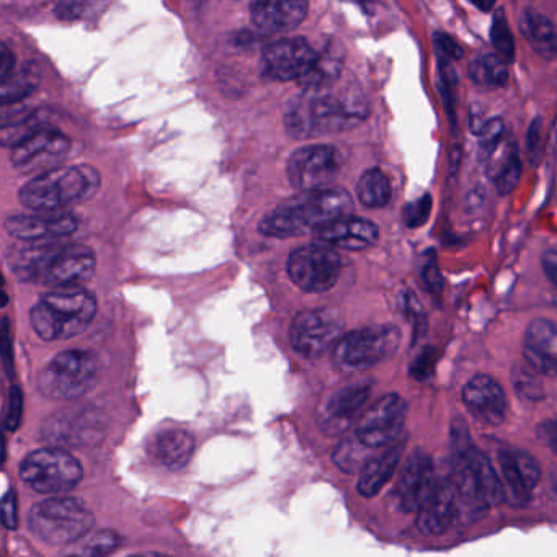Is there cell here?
I'll use <instances>...</instances> for the list:
<instances>
[{
    "mask_svg": "<svg viewBox=\"0 0 557 557\" xmlns=\"http://www.w3.org/2000/svg\"><path fill=\"white\" fill-rule=\"evenodd\" d=\"M354 211V198L344 188L324 187L301 191L265 214L260 233L270 237H293L319 230Z\"/></svg>",
    "mask_w": 557,
    "mask_h": 557,
    "instance_id": "cell-1",
    "label": "cell"
},
{
    "mask_svg": "<svg viewBox=\"0 0 557 557\" xmlns=\"http://www.w3.org/2000/svg\"><path fill=\"white\" fill-rule=\"evenodd\" d=\"M12 267L18 278L38 285L81 286L96 273V257L89 247L45 243L15 253Z\"/></svg>",
    "mask_w": 557,
    "mask_h": 557,
    "instance_id": "cell-2",
    "label": "cell"
},
{
    "mask_svg": "<svg viewBox=\"0 0 557 557\" xmlns=\"http://www.w3.org/2000/svg\"><path fill=\"white\" fill-rule=\"evenodd\" d=\"M325 90H302L286 106L285 126L289 136L308 139L312 136L344 132L363 122L364 106L354 99H342Z\"/></svg>",
    "mask_w": 557,
    "mask_h": 557,
    "instance_id": "cell-3",
    "label": "cell"
},
{
    "mask_svg": "<svg viewBox=\"0 0 557 557\" xmlns=\"http://www.w3.org/2000/svg\"><path fill=\"white\" fill-rule=\"evenodd\" d=\"M100 175L90 165H60L32 178L21 190L22 205L37 213H58L97 194Z\"/></svg>",
    "mask_w": 557,
    "mask_h": 557,
    "instance_id": "cell-4",
    "label": "cell"
},
{
    "mask_svg": "<svg viewBox=\"0 0 557 557\" xmlns=\"http://www.w3.org/2000/svg\"><path fill=\"white\" fill-rule=\"evenodd\" d=\"M97 314L96 296L83 286H63L45 295L30 312L32 327L44 341L83 334Z\"/></svg>",
    "mask_w": 557,
    "mask_h": 557,
    "instance_id": "cell-5",
    "label": "cell"
},
{
    "mask_svg": "<svg viewBox=\"0 0 557 557\" xmlns=\"http://www.w3.org/2000/svg\"><path fill=\"white\" fill-rule=\"evenodd\" d=\"M96 518L79 498L53 497L35 505L28 524L35 536L51 546L76 543L92 530Z\"/></svg>",
    "mask_w": 557,
    "mask_h": 557,
    "instance_id": "cell-6",
    "label": "cell"
},
{
    "mask_svg": "<svg viewBox=\"0 0 557 557\" xmlns=\"http://www.w3.org/2000/svg\"><path fill=\"white\" fill-rule=\"evenodd\" d=\"M99 377V360L89 350L57 355L38 376V391L48 399L73 400L89 393Z\"/></svg>",
    "mask_w": 557,
    "mask_h": 557,
    "instance_id": "cell-7",
    "label": "cell"
},
{
    "mask_svg": "<svg viewBox=\"0 0 557 557\" xmlns=\"http://www.w3.org/2000/svg\"><path fill=\"white\" fill-rule=\"evenodd\" d=\"M400 332L394 325H374L342 335L334 347V364L344 373L370 370L399 350Z\"/></svg>",
    "mask_w": 557,
    "mask_h": 557,
    "instance_id": "cell-8",
    "label": "cell"
},
{
    "mask_svg": "<svg viewBox=\"0 0 557 557\" xmlns=\"http://www.w3.org/2000/svg\"><path fill=\"white\" fill-rule=\"evenodd\" d=\"M21 475L40 494L61 495L83 481V466L66 449L44 448L22 461Z\"/></svg>",
    "mask_w": 557,
    "mask_h": 557,
    "instance_id": "cell-9",
    "label": "cell"
},
{
    "mask_svg": "<svg viewBox=\"0 0 557 557\" xmlns=\"http://www.w3.org/2000/svg\"><path fill=\"white\" fill-rule=\"evenodd\" d=\"M288 275L306 293H325L334 288L342 272V259L332 246L309 244L288 257Z\"/></svg>",
    "mask_w": 557,
    "mask_h": 557,
    "instance_id": "cell-10",
    "label": "cell"
},
{
    "mask_svg": "<svg viewBox=\"0 0 557 557\" xmlns=\"http://www.w3.org/2000/svg\"><path fill=\"white\" fill-rule=\"evenodd\" d=\"M344 322L331 309H309L296 315L289 329V342L296 354L314 360L329 348L335 347L342 337Z\"/></svg>",
    "mask_w": 557,
    "mask_h": 557,
    "instance_id": "cell-11",
    "label": "cell"
},
{
    "mask_svg": "<svg viewBox=\"0 0 557 557\" xmlns=\"http://www.w3.org/2000/svg\"><path fill=\"white\" fill-rule=\"evenodd\" d=\"M341 165V152L332 146H306L293 152L286 174L293 187L299 191L315 190L327 187Z\"/></svg>",
    "mask_w": 557,
    "mask_h": 557,
    "instance_id": "cell-12",
    "label": "cell"
},
{
    "mask_svg": "<svg viewBox=\"0 0 557 557\" xmlns=\"http://www.w3.org/2000/svg\"><path fill=\"white\" fill-rule=\"evenodd\" d=\"M406 413V400L397 394H387L363 413L355 435L370 448H386L399 440Z\"/></svg>",
    "mask_w": 557,
    "mask_h": 557,
    "instance_id": "cell-13",
    "label": "cell"
},
{
    "mask_svg": "<svg viewBox=\"0 0 557 557\" xmlns=\"http://www.w3.org/2000/svg\"><path fill=\"white\" fill-rule=\"evenodd\" d=\"M70 149V138L48 126L14 146L11 161L14 168L25 174L40 175L60 168Z\"/></svg>",
    "mask_w": 557,
    "mask_h": 557,
    "instance_id": "cell-14",
    "label": "cell"
},
{
    "mask_svg": "<svg viewBox=\"0 0 557 557\" xmlns=\"http://www.w3.org/2000/svg\"><path fill=\"white\" fill-rule=\"evenodd\" d=\"M319 54L302 38H285L265 48L262 66L275 81H301L318 61Z\"/></svg>",
    "mask_w": 557,
    "mask_h": 557,
    "instance_id": "cell-15",
    "label": "cell"
},
{
    "mask_svg": "<svg viewBox=\"0 0 557 557\" xmlns=\"http://www.w3.org/2000/svg\"><path fill=\"white\" fill-rule=\"evenodd\" d=\"M371 396V384L358 383L332 394L319 410V425L327 435H341L350 429Z\"/></svg>",
    "mask_w": 557,
    "mask_h": 557,
    "instance_id": "cell-16",
    "label": "cell"
},
{
    "mask_svg": "<svg viewBox=\"0 0 557 557\" xmlns=\"http://www.w3.org/2000/svg\"><path fill=\"white\" fill-rule=\"evenodd\" d=\"M5 230L25 243H50L71 236L77 230V221L64 213L14 214L5 220Z\"/></svg>",
    "mask_w": 557,
    "mask_h": 557,
    "instance_id": "cell-17",
    "label": "cell"
},
{
    "mask_svg": "<svg viewBox=\"0 0 557 557\" xmlns=\"http://www.w3.org/2000/svg\"><path fill=\"white\" fill-rule=\"evenodd\" d=\"M462 403L474 419L485 425L497 426L507 413V397L500 384L488 374H475L462 389Z\"/></svg>",
    "mask_w": 557,
    "mask_h": 557,
    "instance_id": "cell-18",
    "label": "cell"
},
{
    "mask_svg": "<svg viewBox=\"0 0 557 557\" xmlns=\"http://www.w3.org/2000/svg\"><path fill=\"white\" fill-rule=\"evenodd\" d=\"M435 482L432 458L417 449L409 456L400 472L396 487L397 504L407 513L419 511Z\"/></svg>",
    "mask_w": 557,
    "mask_h": 557,
    "instance_id": "cell-19",
    "label": "cell"
},
{
    "mask_svg": "<svg viewBox=\"0 0 557 557\" xmlns=\"http://www.w3.org/2000/svg\"><path fill=\"white\" fill-rule=\"evenodd\" d=\"M458 511V494L453 481L435 482L422 507L417 511V527L420 533L426 536H438L451 527Z\"/></svg>",
    "mask_w": 557,
    "mask_h": 557,
    "instance_id": "cell-20",
    "label": "cell"
},
{
    "mask_svg": "<svg viewBox=\"0 0 557 557\" xmlns=\"http://www.w3.org/2000/svg\"><path fill=\"white\" fill-rule=\"evenodd\" d=\"M308 0H253L250 5L253 25L263 34L295 30L308 17Z\"/></svg>",
    "mask_w": 557,
    "mask_h": 557,
    "instance_id": "cell-21",
    "label": "cell"
},
{
    "mask_svg": "<svg viewBox=\"0 0 557 557\" xmlns=\"http://www.w3.org/2000/svg\"><path fill=\"white\" fill-rule=\"evenodd\" d=\"M524 363L543 376H557V324L536 319L528 325L523 341Z\"/></svg>",
    "mask_w": 557,
    "mask_h": 557,
    "instance_id": "cell-22",
    "label": "cell"
},
{
    "mask_svg": "<svg viewBox=\"0 0 557 557\" xmlns=\"http://www.w3.org/2000/svg\"><path fill=\"white\" fill-rule=\"evenodd\" d=\"M318 243L347 250H364L376 244L380 230L363 218L344 216L314 231Z\"/></svg>",
    "mask_w": 557,
    "mask_h": 557,
    "instance_id": "cell-23",
    "label": "cell"
},
{
    "mask_svg": "<svg viewBox=\"0 0 557 557\" xmlns=\"http://www.w3.org/2000/svg\"><path fill=\"white\" fill-rule=\"evenodd\" d=\"M404 440H397L393 445L386 446L383 453L373 456L360 471L358 479V492L363 497H374L381 488L389 482L399 468L400 456L404 451Z\"/></svg>",
    "mask_w": 557,
    "mask_h": 557,
    "instance_id": "cell-24",
    "label": "cell"
},
{
    "mask_svg": "<svg viewBox=\"0 0 557 557\" xmlns=\"http://www.w3.org/2000/svg\"><path fill=\"white\" fill-rule=\"evenodd\" d=\"M518 25H520V34L537 57L546 61L556 60L557 30L546 15L534 9H527L521 12Z\"/></svg>",
    "mask_w": 557,
    "mask_h": 557,
    "instance_id": "cell-25",
    "label": "cell"
},
{
    "mask_svg": "<svg viewBox=\"0 0 557 557\" xmlns=\"http://www.w3.org/2000/svg\"><path fill=\"white\" fill-rule=\"evenodd\" d=\"M156 458L171 469H182L188 465L195 451V440L182 429L164 430L154 440Z\"/></svg>",
    "mask_w": 557,
    "mask_h": 557,
    "instance_id": "cell-26",
    "label": "cell"
},
{
    "mask_svg": "<svg viewBox=\"0 0 557 557\" xmlns=\"http://www.w3.org/2000/svg\"><path fill=\"white\" fill-rule=\"evenodd\" d=\"M472 83L487 89L504 87L508 81V63L498 54H482L469 64Z\"/></svg>",
    "mask_w": 557,
    "mask_h": 557,
    "instance_id": "cell-27",
    "label": "cell"
},
{
    "mask_svg": "<svg viewBox=\"0 0 557 557\" xmlns=\"http://www.w3.org/2000/svg\"><path fill=\"white\" fill-rule=\"evenodd\" d=\"M357 197L367 208L386 207L393 197L389 178L380 169H370L361 175L357 185Z\"/></svg>",
    "mask_w": 557,
    "mask_h": 557,
    "instance_id": "cell-28",
    "label": "cell"
},
{
    "mask_svg": "<svg viewBox=\"0 0 557 557\" xmlns=\"http://www.w3.org/2000/svg\"><path fill=\"white\" fill-rule=\"evenodd\" d=\"M40 84V74L34 66L22 67L15 71L9 79L0 83V100L2 106H12L30 96Z\"/></svg>",
    "mask_w": 557,
    "mask_h": 557,
    "instance_id": "cell-29",
    "label": "cell"
},
{
    "mask_svg": "<svg viewBox=\"0 0 557 557\" xmlns=\"http://www.w3.org/2000/svg\"><path fill=\"white\" fill-rule=\"evenodd\" d=\"M370 451H374V449L364 445V443L355 435L354 438L345 440L344 443L337 446L334 453V461L342 471H361L364 465L373 458Z\"/></svg>",
    "mask_w": 557,
    "mask_h": 557,
    "instance_id": "cell-30",
    "label": "cell"
},
{
    "mask_svg": "<svg viewBox=\"0 0 557 557\" xmlns=\"http://www.w3.org/2000/svg\"><path fill=\"white\" fill-rule=\"evenodd\" d=\"M491 40L498 57L504 58L508 64L513 63L517 48H515L513 32H511L504 11L495 12L494 17H492Z\"/></svg>",
    "mask_w": 557,
    "mask_h": 557,
    "instance_id": "cell-31",
    "label": "cell"
},
{
    "mask_svg": "<svg viewBox=\"0 0 557 557\" xmlns=\"http://www.w3.org/2000/svg\"><path fill=\"white\" fill-rule=\"evenodd\" d=\"M109 0H60L54 14L61 21H84L99 15Z\"/></svg>",
    "mask_w": 557,
    "mask_h": 557,
    "instance_id": "cell-32",
    "label": "cell"
},
{
    "mask_svg": "<svg viewBox=\"0 0 557 557\" xmlns=\"http://www.w3.org/2000/svg\"><path fill=\"white\" fill-rule=\"evenodd\" d=\"M540 373L534 371L530 364H517L511 373V381H513L515 391L520 394L523 399L537 403L543 399L544 389L540 381Z\"/></svg>",
    "mask_w": 557,
    "mask_h": 557,
    "instance_id": "cell-33",
    "label": "cell"
},
{
    "mask_svg": "<svg viewBox=\"0 0 557 557\" xmlns=\"http://www.w3.org/2000/svg\"><path fill=\"white\" fill-rule=\"evenodd\" d=\"M498 465H500L502 478L505 479V484L510 488L513 497L518 502L524 504L530 500L531 491L524 485L520 472H518L517 462H515L513 453L500 451L498 453Z\"/></svg>",
    "mask_w": 557,
    "mask_h": 557,
    "instance_id": "cell-34",
    "label": "cell"
},
{
    "mask_svg": "<svg viewBox=\"0 0 557 557\" xmlns=\"http://www.w3.org/2000/svg\"><path fill=\"white\" fill-rule=\"evenodd\" d=\"M479 138V156L485 158L505 138V123L502 119L485 120L474 128Z\"/></svg>",
    "mask_w": 557,
    "mask_h": 557,
    "instance_id": "cell-35",
    "label": "cell"
},
{
    "mask_svg": "<svg viewBox=\"0 0 557 557\" xmlns=\"http://www.w3.org/2000/svg\"><path fill=\"white\" fill-rule=\"evenodd\" d=\"M119 546V534L113 533V531H102V533L87 537L83 546L77 547L74 553L83 554V556H107V554L113 553Z\"/></svg>",
    "mask_w": 557,
    "mask_h": 557,
    "instance_id": "cell-36",
    "label": "cell"
},
{
    "mask_svg": "<svg viewBox=\"0 0 557 557\" xmlns=\"http://www.w3.org/2000/svg\"><path fill=\"white\" fill-rule=\"evenodd\" d=\"M513 453L515 462H517L518 472H520L521 479H523L524 485L530 491L536 487L537 482L541 479L540 462L536 461L534 456H531L527 451H511Z\"/></svg>",
    "mask_w": 557,
    "mask_h": 557,
    "instance_id": "cell-37",
    "label": "cell"
},
{
    "mask_svg": "<svg viewBox=\"0 0 557 557\" xmlns=\"http://www.w3.org/2000/svg\"><path fill=\"white\" fill-rule=\"evenodd\" d=\"M521 175V162L520 154L515 156L500 172L497 177L494 178L495 187H497L498 194L508 195L515 187H517L518 181Z\"/></svg>",
    "mask_w": 557,
    "mask_h": 557,
    "instance_id": "cell-38",
    "label": "cell"
},
{
    "mask_svg": "<svg viewBox=\"0 0 557 557\" xmlns=\"http://www.w3.org/2000/svg\"><path fill=\"white\" fill-rule=\"evenodd\" d=\"M430 211H432V197L423 195L419 200L407 205L404 211V220L409 227H420L429 220Z\"/></svg>",
    "mask_w": 557,
    "mask_h": 557,
    "instance_id": "cell-39",
    "label": "cell"
},
{
    "mask_svg": "<svg viewBox=\"0 0 557 557\" xmlns=\"http://www.w3.org/2000/svg\"><path fill=\"white\" fill-rule=\"evenodd\" d=\"M435 361L436 351L432 347L426 348L413 360L412 367H410V376L420 381L432 376L433 370H435Z\"/></svg>",
    "mask_w": 557,
    "mask_h": 557,
    "instance_id": "cell-40",
    "label": "cell"
},
{
    "mask_svg": "<svg viewBox=\"0 0 557 557\" xmlns=\"http://www.w3.org/2000/svg\"><path fill=\"white\" fill-rule=\"evenodd\" d=\"M433 44H435L438 60L458 61L461 60L462 54H465L462 48L459 47V45L456 44L449 35L435 34V37H433Z\"/></svg>",
    "mask_w": 557,
    "mask_h": 557,
    "instance_id": "cell-41",
    "label": "cell"
},
{
    "mask_svg": "<svg viewBox=\"0 0 557 557\" xmlns=\"http://www.w3.org/2000/svg\"><path fill=\"white\" fill-rule=\"evenodd\" d=\"M24 397H22L21 389L17 386H12L11 397H9V412L5 425L11 432L18 429L21 425L22 410H24Z\"/></svg>",
    "mask_w": 557,
    "mask_h": 557,
    "instance_id": "cell-42",
    "label": "cell"
},
{
    "mask_svg": "<svg viewBox=\"0 0 557 557\" xmlns=\"http://www.w3.org/2000/svg\"><path fill=\"white\" fill-rule=\"evenodd\" d=\"M541 151H543V122L540 116H536L528 128V154L536 162Z\"/></svg>",
    "mask_w": 557,
    "mask_h": 557,
    "instance_id": "cell-43",
    "label": "cell"
},
{
    "mask_svg": "<svg viewBox=\"0 0 557 557\" xmlns=\"http://www.w3.org/2000/svg\"><path fill=\"white\" fill-rule=\"evenodd\" d=\"M2 520H4L5 528L15 530L18 527L17 517V495L14 491H9L2 500Z\"/></svg>",
    "mask_w": 557,
    "mask_h": 557,
    "instance_id": "cell-44",
    "label": "cell"
},
{
    "mask_svg": "<svg viewBox=\"0 0 557 557\" xmlns=\"http://www.w3.org/2000/svg\"><path fill=\"white\" fill-rule=\"evenodd\" d=\"M423 282H425L426 288H429L430 292H442V273H440V269L438 265H436L435 259L430 260V262L423 267Z\"/></svg>",
    "mask_w": 557,
    "mask_h": 557,
    "instance_id": "cell-45",
    "label": "cell"
},
{
    "mask_svg": "<svg viewBox=\"0 0 557 557\" xmlns=\"http://www.w3.org/2000/svg\"><path fill=\"white\" fill-rule=\"evenodd\" d=\"M537 436L557 455V419L547 420L537 426Z\"/></svg>",
    "mask_w": 557,
    "mask_h": 557,
    "instance_id": "cell-46",
    "label": "cell"
},
{
    "mask_svg": "<svg viewBox=\"0 0 557 557\" xmlns=\"http://www.w3.org/2000/svg\"><path fill=\"white\" fill-rule=\"evenodd\" d=\"M14 73L15 54L9 50L8 45H2V51H0V83H4Z\"/></svg>",
    "mask_w": 557,
    "mask_h": 557,
    "instance_id": "cell-47",
    "label": "cell"
},
{
    "mask_svg": "<svg viewBox=\"0 0 557 557\" xmlns=\"http://www.w3.org/2000/svg\"><path fill=\"white\" fill-rule=\"evenodd\" d=\"M541 265H543L547 280H549L554 288L557 289V250H547L546 253H543V257H541Z\"/></svg>",
    "mask_w": 557,
    "mask_h": 557,
    "instance_id": "cell-48",
    "label": "cell"
},
{
    "mask_svg": "<svg viewBox=\"0 0 557 557\" xmlns=\"http://www.w3.org/2000/svg\"><path fill=\"white\" fill-rule=\"evenodd\" d=\"M475 9L484 12V14H491L495 9V4H497V0H469Z\"/></svg>",
    "mask_w": 557,
    "mask_h": 557,
    "instance_id": "cell-49",
    "label": "cell"
},
{
    "mask_svg": "<svg viewBox=\"0 0 557 557\" xmlns=\"http://www.w3.org/2000/svg\"><path fill=\"white\" fill-rule=\"evenodd\" d=\"M553 145H554V148L557 149V116H556V120H554V126H553Z\"/></svg>",
    "mask_w": 557,
    "mask_h": 557,
    "instance_id": "cell-50",
    "label": "cell"
}]
</instances>
